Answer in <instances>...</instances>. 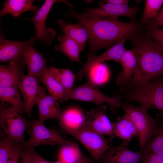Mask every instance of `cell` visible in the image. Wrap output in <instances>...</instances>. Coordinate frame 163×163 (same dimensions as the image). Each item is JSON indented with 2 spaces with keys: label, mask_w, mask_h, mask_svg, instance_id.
<instances>
[{
  "label": "cell",
  "mask_w": 163,
  "mask_h": 163,
  "mask_svg": "<svg viewBox=\"0 0 163 163\" xmlns=\"http://www.w3.org/2000/svg\"><path fill=\"white\" fill-rule=\"evenodd\" d=\"M66 16L75 18L88 30L89 35V55L94 54L101 49L110 47L124 37H127L129 40L142 30V24L137 21L125 23L118 18L88 17L72 8Z\"/></svg>",
  "instance_id": "6da1fadb"
},
{
  "label": "cell",
  "mask_w": 163,
  "mask_h": 163,
  "mask_svg": "<svg viewBox=\"0 0 163 163\" xmlns=\"http://www.w3.org/2000/svg\"><path fill=\"white\" fill-rule=\"evenodd\" d=\"M137 59V66L129 83L123 88L144 85L163 75V46L142 31L130 39Z\"/></svg>",
  "instance_id": "7a4b0ae2"
},
{
  "label": "cell",
  "mask_w": 163,
  "mask_h": 163,
  "mask_svg": "<svg viewBox=\"0 0 163 163\" xmlns=\"http://www.w3.org/2000/svg\"><path fill=\"white\" fill-rule=\"evenodd\" d=\"M67 134L72 136L82 143L87 149L91 157L99 162L105 152L111 147L112 139L105 138L102 135L85 123L77 128L59 126Z\"/></svg>",
  "instance_id": "3957f363"
},
{
  "label": "cell",
  "mask_w": 163,
  "mask_h": 163,
  "mask_svg": "<svg viewBox=\"0 0 163 163\" xmlns=\"http://www.w3.org/2000/svg\"><path fill=\"white\" fill-rule=\"evenodd\" d=\"M122 107L136 126L140 149L142 152L152 140V136L157 132V120L150 116L148 112L149 108L146 106H136L128 103H122Z\"/></svg>",
  "instance_id": "277c9868"
},
{
  "label": "cell",
  "mask_w": 163,
  "mask_h": 163,
  "mask_svg": "<svg viewBox=\"0 0 163 163\" xmlns=\"http://www.w3.org/2000/svg\"><path fill=\"white\" fill-rule=\"evenodd\" d=\"M120 96L111 97L102 93L91 79L84 84L74 87L69 93L66 101L72 99L94 103L98 105L107 104L113 113L120 107L122 103Z\"/></svg>",
  "instance_id": "5b68a950"
},
{
  "label": "cell",
  "mask_w": 163,
  "mask_h": 163,
  "mask_svg": "<svg viewBox=\"0 0 163 163\" xmlns=\"http://www.w3.org/2000/svg\"><path fill=\"white\" fill-rule=\"evenodd\" d=\"M30 138L25 141L23 146L34 148L43 145H77V144L64 137L61 133L55 129H49L44 124L43 121L38 120L30 121L28 129Z\"/></svg>",
  "instance_id": "8992f818"
},
{
  "label": "cell",
  "mask_w": 163,
  "mask_h": 163,
  "mask_svg": "<svg viewBox=\"0 0 163 163\" xmlns=\"http://www.w3.org/2000/svg\"><path fill=\"white\" fill-rule=\"evenodd\" d=\"M130 101L158 110L163 114V81L153 79L132 88L127 95Z\"/></svg>",
  "instance_id": "52a82bcc"
},
{
  "label": "cell",
  "mask_w": 163,
  "mask_h": 163,
  "mask_svg": "<svg viewBox=\"0 0 163 163\" xmlns=\"http://www.w3.org/2000/svg\"><path fill=\"white\" fill-rule=\"evenodd\" d=\"M0 125L8 137L15 143L23 145L25 141L24 133L29 128L30 121L27 120L16 111L1 103Z\"/></svg>",
  "instance_id": "ba28073f"
},
{
  "label": "cell",
  "mask_w": 163,
  "mask_h": 163,
  "mask_svg": "<svg viewBox=\"0 0 163 163\" xmlns=\"http://www.w3.org/2000/svg\"><path fill=\"white\" fill-rule=\"evenodd\" d=\"M59 2L64 3L70 7H74L72 4L66 0H45L41 7L37 12L34 13L33 16L31 18H27L33 23L35 27V35L31 38L34 41L40 40L45 45H50L52 44L56 36V32L53 28L46 27V21L53 6L55 3Z\"/></svg>",
  "instance_id": "9c48e42d"
},
{
  "label": "cell",
  "mask_w": 163,
  "mask_h": 163,
  "mask_svg": "<svg viewBox=\"0 0 163 163\" xmlns=\"http://www.w3.org/2000/svg\"><path fill=\"white\" fill-rule=\"evenodd\" d=\"M128 39L127 37L122 38L99 56H96L93 54L89 55L85 63L76 74L77 78L78 80H81L84 76L93 68L103 62L114 60L118 62L126 49L124 44Z\"/></svg>",
  "instance_id": "30bf717a"
},
{
  "label": "cell",
  "mask_w": 163,
  "mask_h": 163,
  "mask_svg": "<svg viewBox=\"0 0 163 163\" xmlns=\"http://www.w3.org/2000/svg\"><path fill=\"white\" fill-rule=\"evenodd\" d=\"M138 11L136 6L130 7L127 5L105 3L103 2L100 3L99 7L86 8L83 13L87 16L103 18H118L119 17L125 16L132 21H134Z\"/></svg>",
  "instance_id": "8fae6325"
},
{
  "label": "cell",
  "mask_w": 163,
  "mask_h": 163,
  "mask_svg": "<svg viewBox=\"0 0 163 163\" xmlns=\"http://www.w3.org/2000/svg\"><path fill=\"white\" fill-rule=\"evenodd\" d=\"M18 87L23 98L25 113L31 117L33 107L40 97L46 93L45 89L40 85L38 77L24 73Z\"/></svg>",
  "instance_id": "7c38bea8"
},
{
  "label": "cell",
  "mask_w": 163,
  "mask_h": 163,
  "mask_svg": "<svg viewBox=\"0 0 163 163\" xmlns=\"http://www.w3.org/2000/svg\"><path fill=\"white\" fill-rule=\"evenodd\" d=\"M124 141L118 146L110 147L104 153L98 163H141L143 154L127 147Z\"/></svg>",
  "instance_id": "4fadbf2b"
},
{
  "label": "cell",
  "mask_w": 163,
  "mask_h": 163,
  "mask_svg": "<svg viewBox=\"0 0 163 163\" xmlns=\"http://www.w3.org/2000/svg\"><path fill=\"white\" fill-rule=\"evenodd\" d=\"M107 110L106 106L104 105L87 111L85 123L98 133L113 139L115 136L113 132L112 123L106 114Z\"/></svg>",
  "instance_id": "5bb4252c"
},
{
  "label": "cell",
  "mask_w": 163,
  "mask_h": 163,
  "mask_svg": "<svg viewBox=\"0 0 163 163\" xmlns=\"http://www.w3.org/2000/svg\"><path fill=\"white\" fill-rule=\"evenodd\" d=\"M35 42L33 41L26 46L23 52L22 57L27 69V75L38 78L48 67L47 60L43 54L33 46Z\"/></svg>",
  "instance_id": "9a60e30c"
},
{
  "label": "cell",
  "mask_w": 163,
  "mask_h": 163,
  "mask_svg": "<svg viewBox=\"0 0 163 163\" xmlns=\"http://www.w3.org/2000/svg\"><path fill=\"white\" fill-rule=\"evenodd\" d=\"M34 41L31 38L25 41H15L5 39L1 35L0 39V63L11 62L23 60V50L28 44Z\"/></svg>",
  "instance_id": "2e32d148"
},
{
  "label": "cell",
  "mask_w": 163,
  "mask_h": 163,
  "mask_svg": "<svg viewBox=\"0 0 163 163\" xmlns=\"http://www.w3.org/2000/svg\"><path fill=\"white\" fill-rule=\"evenodd\" d=\"M118 62L121 65L123 70L116 77V82L122 89L131 80L137 66V59L134 49H126Z\"/></svg>",
  "instance_id": "e0dca14e"
},
{
  "label": "cell",
  "mask_w": 163,
  "mask_h": 163,
  "mask_svg": "<svg viewBox=\"0 0 163 163\" xmlns=\"http://www.w3.org/2000/svg\"><path fill=\"white\" fill-rule=\"evenodd\" d=\"M24 60L0 66V87L18 86L25 66Z\"/></svg>",
  "instance_id": "ac0fdd59"
},
{
  "label": "cell",
  "mask_w": 163,
  "mask_h": 163,
  "mask_svg": "<svg viewBox=\"0 0 163 163\" xmlns=\"http://www.w3.org/2000/svg\"><path fill=\"white\" fill-rule=\"evenodd\" d=\"M36 104L38 109L40 120L44 122L50 119L59 121L61 120L62 113L58 101L51 96L44 93L37 100Z\"/></svg>",
  "instance_id": "d6986e66"
},
{
  "label": "cell",
  "mask_w": 163,
  "mask_h": 163,
  "mask_svg": "<svg viewBox=\"0 0 163 163\" xmlns=\"http://www.w3.org/2000/svg\"><path fill=\"white\" fill-rule=\"evenodd\" d=\"M112 124L115 136L122 139L127 146L132 139L137 135V129L134 122L126 113L117 117L115 122Z\"/></svg>",
  "instance_id": "ffe728a7"
},
{
  "label": "cell",
  "mask_w": 163,
  "mask_h": 163,
  "mask_svg": "<svg viewBox=\"0 0 163 163\" xmlns=\"http://www.w3.org/2000/svg\"><path fill=\"white\" fill-rule=\"evenodd\" d=\"M57 21L62 33L75 41L79 46L82 51H84L86 43L89 37L86 28L79 23L75 24H70L60 19Z\"/></svg>",
  "instance_id": "44dd1931"
},
{
  "label": "cell",
  "mask_w": 163,
  "mask_h": 163,
  "mask_svg": "<svg viewBox=\"0 0 163 163\" xmlns=\"http://www.w3.org/2000/svg\"><path fill=\"white\" fill-rule=\"evenodd\" d=\"M18 86L0 87V100L1 104L23 115L25 109Z\"/></svg>",
  "instance_id": "7402d4cb"
},
{
  "label": "cell",
  "mask_w": 163,
  "mask_h": 163,
  "mask_svg": "<svg viewBox=\"0 0 163 163\" xmlns=\"http://www.w3.org/2000/svg\"><path fill=\"white\" fill-rule=\"evenodd\" d=\"M34 1L33 0H5L3 7L0 10V16H3L9 14L14 17L18 18L21 14L27 11L35 13L39 9L40 7L33 5Z\"/></svg>",
  "instance_id": "603a6c76"
},
{
  "label": "cell",
  "mask_w": 163,
  "mask_h": 163,
  "mask_svg": "<svg viewBox=\"0 0 163 163\" xmlns=\"http://www.w3.org/2000/svg\"><path fill=\"white\" fill-rule=\"evenodd\" d=\"M51 96L58 102L66 101L69 93L49 72L48 69L38 77Z\"/></svg>",
  "instance_id": "cb8c5ba5"
},
{
  "label": "cell",
  "mask_w": 163,
  "mask_h": 163,
  "mask_svg": "<svg viewBox=\"0 0 163 163\" xmlns=\"http://www.w3.org/2000/svg\"><path fill=\"white\" fill-rule=\"evenodd\" d=\"M58 40L60 43L55 46L56 50L65 54L72 62H81L80 53L82 50L75 41L62 33L59 35Z\"/></svg>",
  "instance_id": "d4e9b609"
},
{
  "label": "cell",
  "mask_w": 163,
  "mask_h": 163,
  "mask_svg": "<svg viewBox=\"0 0 163 163\" xmlns=\"http://www.w3.org/2000/svg\"><path fill=\"white\" fill-rule=\"evenodd\" d=\"M85 115L78 109L71 108L62 113V117L59 121V126L72 128H77L84 124Z\"/></svg>",
  "instance_id": "484cf974"
},
{
  "label": "cell",
  "mask_w": 163,
  "mask_h": 163,
  "mask_svg": "<svg viewBox=\"0 0 163 163\" xmlns=\"http://www.w3.org/2000/svg\"><path fill=\"white\" fill-rule=\"evenodd\" d=\"M50 72L69 92L73 88L75 80L77 78L70 68L61 69L54 67H48Z\"/></svg>",
  "instance_id": "4316f807"
},
{
  "label": "cell",
  "mask_w": 163,
  "mask_h": 163,
  "mask_svg": "<svg viewBox=\"0 0 163 163\" xmlns=\"http://www.w3.org/2000/svg\"><path fill=\"white\" fill-rule=\"evenodd\" d=\"M163 0H145L141 24L147 25L159 12Z\"/></svg>",
  "instance_id": "83f0119b"
},
{
  "label": "cell",
  "mask_w": 163,
  "mask_h": 163,
  "mask_svg": "<svg viewBox=\"0 0 163 163\" xmlns=\"http://www.w3.org/2000/svg\"><path fill=\"white\" fill-rule=\"evenodd\" d=\"M157 130L155 138L146 145L142 152L143 154L152 153L163 155V131Z\"/></svg>",
  "instance_id": "f1b7e54d"
},
{
  "label": "cell",
  "mask_w": 163,
  "mask_h": 163,
  "mask_svg": "<svg viewBox=\"0 0 163 163\" xmlns=\"http://www.w3.org/2000/svg\"><path fill=\"white\" fill-rule=\"evenodd\" d=\"M77 145H65L60 150L59 160L65 163H77L81 154Z\"/></svg>",
  "instance_id": "f546056e"
},
{
  "label": "cell",
  "mask_w": 163,
  "mask_h": 163,
  "mask_svg": "<svg viewBox=\"0 0 163 163\" xmlns=\"http://www.w3.org/2000/svg\"><path fill=\"white\" fill-rule=\"evenodd\" d=\"M88 72L90 74L89 78L96 84L103 83L107 78L108 69L106 66L103 63L96 66Z\"/></svg>",
  "instance_id": "4dcf8cb0"
},
{
  "label": "cell",
  "mask_w": 163,
  "mask_h": 163,
  "mask_svg": "<svg viewBox=\"0 0 163 163\" xmlns=\"http://www.w3.org/2000/svg\"><path fill=\"white\" fill-rule=\"evenodd\" d=\"M15 143L8 136L0 142V163L7 162L12 152Z\"/></svg>",
  "instance_id": "1f68e13d"
},
{
  "label": "cell",
  "mask_w": 163,
  "mask_h": 163,
  "mask_svg": "<svg viewBox=\"0 0 163 163\" xmlns=\"http://www.w3.org/2000/svg\"><path fill=\"white\" fill-rule=\"evenodd\" d=\"M145 33L158 43L163 46V28L158 27L153 29H146Z\"/></svg>",
  "instance_id": "d6a6232c"
},
{
  "label": "cell",
  "mask_w": 163,
  "mask_h": 163,
  "mask_svg": "<svg viewBox=\"0 0 163 163\" xmlns=\"http://www.w3.org/2000/svg\"><path fill=\"white\" fill-rule=\"evenodd\" d=\"M34 148L22 146L21 149V163H34L33 152Z\"/></svg>",
  "instance_id": "836d02e7"
},
{
  "label": "cell",
  "mask_w": 163,
  "mask_h": 163,
  "mask_svg": "<svg viewBox=\"0 0 163 163\" xmlns=\"http://www.w3.org/2000/svg\"><path fill=\"white\" fill-rule=\"evenodd\" d=\"M141 162L163 163V155L152 153L143 154Z\"/></svg>",
  "instance_id": "e575fe53"
},
{
  "label": "cell",
  "mask_w": 163,
  "mask_h": 163,
  "mask_svg": "<svg viewBox=\"0 0 163 163\" xmlns=\"http://www.w3.org/2000/svg\"><path fill=\"white\" fill-rule=\"evenodd\" d=\"M147 24V28L149 29H154L159 26H163V10L159 12Z\"/></svg>",
  "instance_id": "d590c367"
},
{
  "label": "cell",
  "mask_w": 163,
  "mask_h": 163,
  "mask_svg": "<svg viewBox=\"0 0 163 163\" xmlns=\"http://www.w3.org/2000/svg\"><path fill=\"white\" fill-rule=\"evenodd\" d=\"M23 145L15 143L12 152L6 163H19Z\"/></svg>",
  "instance_id": "8d00e7d4"
},
{
  "label": "cell",
  "mask_w": 163,
  "mask_h": 163,
  "mask_svg": "<svg viewBox=\"0 0 163 163\" xmlns=\"http://www.w3.org/2000/svg\"><path fill=\"white\" fill-rule=\"evenodd\" d=\"M33 161L34 163H53L45 160L34 150L33 152Z\"/></svg>",
  "instance_id": "74e56055"
},
{
  "label": "cell",
  "mask_w": 163,
  "mask_h": 163,
  "mask_svg": "<svg viewBox=\"0 0 163 163\" xmlns=\"http://www.w3.org/2000/svg\"><path fill=\"white\" fill-rule=\"evenodd\" d=\"M95 161H96L91 157H88L81 154L77 163H94Z\"/></svg>",
  "instance_id": "f35d334b"
},
{
  "label": "cell",
  "mask_w": 163,
  "mask_h": 163,
  "mask_svg": "<svg viewBox=\"0 0 163 163\" xmlns=\"http://www.w3.org/2000/svg\"><path fill=\"white\" fill-rule=\"evenodd\" d=\"M129 0H107V3L117 5H127Z\"/></svg>",
  "instance_id": "ab89813d"
},
{
  "label": "cell",
  "mask_w": 163,
  "mask_h": 163,
  "mask_svg": "<svg viewBox=\"0 0 163 163\" xmlns=\"http://www.w3.org/2000/svg\"><path fill=\"white\" fill-rule=\"evenodd\" d=\"M157 129L161 130L163 131V120L160 125H157Z\"/></svg>",
  "instance_id": "60d3db41"
},
{
  "label": "cell",
  "mask_w": 163,
  "mask_h": 163,
  "mask_svg": "<svg viewBox=\"0 0 163 163\" xmlns=\"http://www.w3.org/2000/svg\"><path fill=\"white\" fill-rule=\"evenodd\" d=\"M53 163H64V162H63V161L60 160H59V161H56L54 162H53Z\"/></svg>",
  "instance_id": "b9f144b4"
},
{
  "label": "cell",
  "mask_w": 163,
  "mask_h": 163,
  "mask_svg": "<svg viewBox=\"0 0 163 163\" xmlns=\"http://www.w3.org/2000/svg\"><path fill=\"white\" fill-rule=\"evenodd\" d=\"M86 2H87L88 3H91V2H92L93 1H91V0H86L85 1Z\"/></svg>",
  "instance_id": "7bdbcfd3"
},
{
  "label": "cell",
  "mask_w": 163,
  "mask_h": 163,
  "mask_svg": "<svg viewBox=\"0 0 163 163\" xmlns=\"http://www.w3.org/2000/svg\"><path fill=\"white\" fill-rule=\"evenodd\" d=\"M94 163H98V162L96 161Z\"/></svg>",
  "instance_id": "ee69618b"
},
{
  "label": "cell",
  "mask_w": 163,
  "mask_h": 163,
  "mask_svg": "<svg viewBox=\"0 0 163 163\" xmlns=\"http://www.w3.org/2000/svg\"><path fill=\"white\" fill-rule=\"evenodd\" d=\"M162 5H163V7H162V10H163V4Z\"/></svg>",
  "instance_id": "f6af8a7d"
}]
</instances>
